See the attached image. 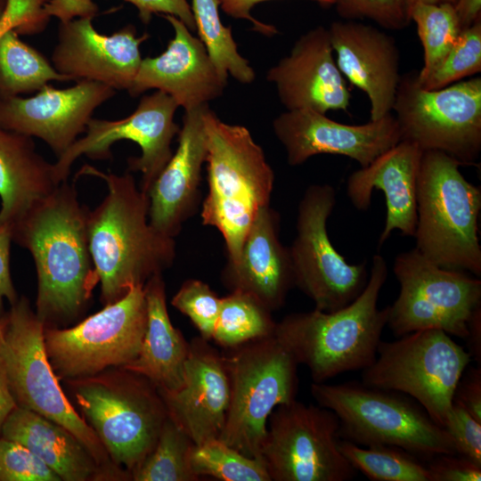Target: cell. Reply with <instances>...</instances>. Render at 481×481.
Wrapping results in <instances>:
<instances>
[{
	"mask_svg": "<svg viewBox=\"0 0 481 481\" xmlns=\"http://www.w3.org/2000/svg\"><path fill=\"white\" fill-rule=\"evenodd\" d=\"M194 443L168 416L153 450L131 474L135 481H197L190 454Z\"/></svg>",
	"mask_w": 481,
	"mask_h": 481,
	"instance_id": "cell-35",
	"label": "cell"
},
{
	"mask_svg": "<svg viewBox=\"0 0 481 481\" xmlns=\"http://www.w3.org/2000/svg\"><path fill=\"white\" fill-rule=\"evenodd\" d=\"M328 30L340 73L369 99L370 120L392 112L401 78L395 38L356 20L334 21Z\"/></svg>",
	"mask_w": 481,
	"mask_h": 481,
	"instance_id": "cell-23",
	"label": "cell"
},
{
	"mask_svg": "<svg viewBox=\"0 0 481 481\" xmlns=\"http://www.w3.org/2000/svg\"><path fill=\"white\" fill-rule=\"evenodd\" d=\"M208 107L184 112L176 151L147 191L151 225L171 238L179 233L199 203L207 157L204 114Z\"/></svg>",
	"mask_w": 481,
	"mask_h": 481,
	"instance_id": "cell-24",
	"label": "cell"
},
{
	"mask_svg": "<svg viewBox=\"0 0 481 481\" xmlns=\"http://www.w3.org/2000/svg\"><path fill=\"white\" fill-rule=\"evenodd\" d=\"M270 0H219L222 11L234 19H243L250 21L253 29L267 37H273L278 33L277 29L270 24L264 23L255 19L250 11L259 3ZM316 2L323 6L333 5V0H309Z\"/></svg>",
	"mask_w": 481,
	"mask_h": 481,
	"instance_id": "cell-45",
	"label": "cell"
},
{
	"mask_svg": "<svg viewBox=\"0 0 481 481\" xmlns=\"http://www.w3.org/2000/svg\"><path fill=\"white\" fill-rule=\"evenodd\" d=\"M273 83L286 110L347 111L351 93L340 73L327 28L317 26L300 36L289 53L270 68Z\"/></svg>",
	"mask_w": 481,
	"mask_h": 481,
	"instance_id": "cell-20",
	"label": "cell"
},
{
	"mask_svg": "<svg viewBox=\"0 0 481 481\" xmlns=\"http://www.w3.org/2000/svg\"><path fill=\"white\" fill-rule=\"evenodd\" d=\"M280 216L267 206L257 215L238 259L227 262L222 281L230 290L252 294L272 312L281 308L295 287L289 247L280 240Z\"/></svg>",
	"mask_w": 481,
	"mask_h": 481,
	"instance_id": "cell-26",
	"label": "cell"
},
{
	"mask_svg": "<svg viewBox=\"0 0 481 481\" xmlns=\"http://www.w3.org/2000/svg\"><path fill=\"white\" fill-rule=\"evenodd\" d=\"M333 5L346 20H370L389 30L403 29L411 22L406 0H333Z\"/></svg>",
	"mask_w": 481,
	"mask_h": 481,
	"instance_id": "cell-40",
	"label": "cell"
},
{
	"mask_svg": "<svg viewBox=\"0 0 481 481\" xmlns=\"http://www.w3.org/2000/svg\"><path fill=\"white\" fill-rule=\"evenodd\" d=\"M204 124L208 191L201 221L221 233L234 263L257 215L270 206L274 173L247 127L224 122L209 107Z\"/></svg>",
	"mask_w": 481,
	"mask_h": 481,
	"instance_id": "cell-4",
	"label": "cell"
},
{
	"mask_svg": "<svg viewBox=\"0 0 481 481\" xmlns=\"http://www.w3.org/2000/svg\"><path fill=\"white\" fill-rule=\"evenodd\" d=\"M273 129L290 166L319 154H332L365 167L402 140L392 112L365 124L348 125L312 110H286L273 119Z\"/></svg>",
	"mask_w": 481,
	"mask_h": 481,
	"instance_id": "cell-17",
	"label": "cell"
},
{
	"mask_svg": "<svg viewBox=\"0 0 481 481\" xmlns=\"http://www.w3.org/2000/svg\"><path fill=\"white\" fill-rule=\"evenodd\" d=\"M0 363L17 406L37 412L68 429L104 471L110 459L94 429L63 393L46 355L45 324L25 297L0 313Z\"/></svg>",
	"mask_w": 481,
	"mask_h": 481,
	"instance_id": "cell-9",
	"label": "cell"
},
{
	"mask_svg": "<svg viewBox=\"0 0 481 481\" xmlns=\"http://www.w3.org/2000/svg\"><path fill=\"white\" fill-rule=\"evenodd\" d=\"M0 436L27 447L61 480L86 481L104 477V471L74 435L28 409L16 406L4 421Z\"/></svg>",
	"mask_w": 481,
	"mask_h": 481,
	"instance_id": "cell-29",
	"label": "cell"
},
{
	"mask_svg": "<svg viewBox=\"0 0 481 481\" xmlns=\"http://www.w3.org/2000/svg\"><path fill=\"white\" fill-rule=\"evenodd\" d=\"M146 322L144 289L135 286L71 328L45 326L48 360L58 378L68 380L122 368L137 356Z\"/></svg>",
	"mask_w": 481,
	"mask_h": 481,
	"instance_id": "cell-12",
	"label": "cell"
},
{
	"mask_svg": "<svg viewBox=\"0 0 481 481\" xmlns=\"http://www.w3.org/2000/svg\"><path fill=\"white\" fill-rule=\"evenodd\" d=\"M454 8L462 29L481 20V0H457Z\"/></svg>",
	"mask_w": 481,
	"mask_h": 481,
	"instance_id": "cell-47",
	"label": "cell"
},
{
	"mask_svg": "<svg viewBox=\"0 0 481 481\" xmlns=\"http://www.w3.org/2000/svg\"><path fill=\"white\" fill-rule=\"evenodd\" d=\"M318 405L339 420V436L362 446L390 445L427 458L456 453L447 431L419 404L357 381L311 385Z\"/></svg>",
	"mask_w": 481,
	"mask_h": 481,
	"instance_id": "cell-6",
	"label": "cell"
},
{
	"mask_svg": "<svg viewBox=\"0 0 481 481\" xmlns=\"http://www.w3.org/2000/svg\"><path fill=\"white\" fill-rule=\"evenodd\" d=\"M16 406L4 371L0 363V434L4 421Z\"/></svg>",
	"mask_w": 481,
	"mask_h": 481,
	"instance_id": "cell-49",
	"label": "cell"
},
{
	"mask_svg": "<svg viewBox=\"0 0 481 481\" xmlns=\"http://www.w3.org/2000/svg\"><path fill=\"white\" fill-rule=\"evenodd\" d=\"M226 350L230 402L218 439L261 459L270 414L278 405L296 400L298 364L274 335Z\"/></svg>",
	"mask_w": 481,
	"mask_h": 481,
	"instance_id": "cell-7",
	"label": "cell"
},
{
	"mask_svg": "<svg viewBox=\"0 0 481 481\" xmlns=\"http://www.w3.org/2000/svg\"><path fill=\"white\" fill-rule=\"evenodd\" d=\"M24 445L0 436V481H61Z\"/></svg>",
	"mask_w": 481,
	"mask_h": 481,
	"instance_id": "cell-41",
	"label": "cell"
},
{
	"mask_svg": "<svg viewBox=\"0 0 481 481\" xmlns=\"http://www.w3.org/2000/svg\"><path fill=\"white\" fill-rule=\"evenodd\" d=\"M89 211L78 200L74 184L65 181L10 229L12 240L34 259L36 314L45 327L77 319L98 283L87 237Z\"/></svg>",
	"mask_w": 481,
	"mask_h": 481,
	"instance_id": "cell-1",
	"label": "cell"
},
{
	"mask_svg": "<svg viewBox=\"0 0 481 481\" xmlns=\"http://www.w3.org/2000/svg\"><path fill=\"white\" fill-rule=\"evenodd\" d=\"M162 17L173 27L174 37L161 54L142 59L129 94L136 97L157 89L185 111L220 97L227 81L218 74L202 42L176 17Z\"/></svg>",
	"mask_w": 481,
	"mask_h": 481,
	"instance_id": "cell-22",
	"label": "cell"
},
{
	"mask_svg": "<svg viewBox=\"0 0 481 481\" xmlns=\"http://www.w3.org/2000/svg\"><path fill=\"white\" fill-rule=\"evenodd\" d=\"M423 151L401 140L365 167L354 171L346 181V195L358 210H367L374 190L386 198L384 228L379 238L382 246L398 230L413 237L417 224V185Z\"/></svg>",
	"mask_w": 481,
	"mask_h": 481,
	"instance_id": "cell-25",
	"label": "cell"
},
{
	"mask_svg": "<svg viewBox=\"0 0 481 481\" xmlns=\"http://www.w3.org/2000/svg\"><path fill=\"white\" fill-rule=\"evenodd\" d=\"M78 174L99 177L108 188L87 217L89 249L105 306L168 269L176 256L175 241L151 225L149 197L130 171L116 175L85 165Z\"/></svg>",
	"mask_w": 481,
	"mask_h": 481,
	"instance_id": "cell-2",
	"label": "cell"
},
{
	"mask_svg": "<svg viewBox=\"0 0 481 481\" xmlns=\"http://www.w3.org/2000/svg\"><path fill=\"white\" fill-rule=\"evenodd\" d=\"M59 184L53 164L37 151L32 137L0 126V227L10 231Z\"/></svg>",
	"mask_w": 481,
	"mask_h": 481,
	"instance_id": "cell-28",
	"label": "cell"
},
{
	"mask_svg": "<svg viewBox=\"0 0 481 481\" xmlns=\"http://www.w3.org/2000/svg\"><path fill=\"white\" fill-rule=\"evenodd\" d=\"M190 462L194 474L221 481H272L261 459L247 456L214 438L193 446Z\"/></svg>",
	"mask_w": 481,
	"mask_h": 481,
	"instance_id": "cell-36",
	"label": "cell"
},
{
	"mask_svg": "<svg viewBox=\"0 0 481 481\" xmlns=\"http://www.w3.org/2000/svg\"><path fill=\"white\" fill-rule=\"evenodd\" d=\"M481 71V20L461 30L442 62L427 77L418 81L428 90H436ZM418 77V73H417Z\"/></svg>",
	"mask_w": 481,
	"mask_h": 481,
	"instance_id": "cell-37",
	"label": "cell"
},
{
	"mask_svg": "<svg viewBox=\"0 0 481 481\" xmlns=\"http://www.w3.org/2000/svg\"><path fill=\"white\" fill-rule=\"evenodd\" d=\"M338 448L355 471L372 481H429L427 466L396 446H362L341 439Z\"/></svg>",
	"mask_w": 481,
	"mask_h": 481,
	"instance_id": "cell-33",
	"label": "cell"
},
{
	"mask_svg": "<svg viewBox=\"0 0 481 481\" xmlns=\"http://www.w3.org/2000/svg\"><path fill=\"white\" fill-rule=\"evenodd\" d=\"M339 440L332 411L296 399L270 414L261 459L272 481H348L356 471L340 452Z\"/></svg>",
	"mask_w": 481,
	"mask_h": 481,
	"instance_id": "cell-14",
	"label": "cell"
},
{
	"mask_svg": "<svg viewBox=\"0 0 481 481\" xmlns=\"http://www.w3.org/2000/svg\"><path fill=\"white\" fill-rule=\"evenodd\" d=\"M135 6L139 19L148 24L155 13L172 15L179 19L192 32L196 31L191 4L187 0H124ZM45 12L60 21L77 17H94L98 12L94 0H46Z\"/></svg>",
	"mask_w": 481,
	"mask_h": 481,
	"instance_id": "cell-38",
	"label": "cell"
},
{
	"mask_svg": "<svg viewBox=\"0 0 481 481\" xmlns=\"http://www.w3.org/2000/svg\"><path fill=\"white\" fill-rule=\"evenodd\" d=\"M336 201L331 185H310L298 203L297 232L289 247L295 287L314 303L315 309L323 312L350 304L369 279L366 262L349 264L329 238L327 222Z\"/></svg>",
	"mask_w": 481,
	"mask_h": 481,
	"instance_id": "cell-15",
	"label": "cell"
},
{
	"mask_svg": "<svg viewBox=\"0 0 481 481\" xmlns=\"http://www.w3.org/2000/svg\"><path fill=\"white\" fill-rule=\"evenodd\" d=\"M143 289L145 332L137 356L122 368L146 378L158 390L175 391L183 382L189 342L171 322L162 274L150 278Z\"/></svg>",
	"mask_w": 481,
	"mask_h": 481,
	"instance_id": "cell-27",
	"label": "cell"
},
{
	"mask_svg": "<svg viewBox=\"0 0 481 481\" xmlns=\"http://www.w3.org/2000/svg\"><path fill=\"white\" fill-rule=\"evenodd\" d=\"M443 428L451 436L456 453L481 466V422L452 402Z\"/></svg>",
	"mask_w": 481,
	"mask_h": 481,
	"instance_id": "cell-42",
	"label": "cell"
},
{
	"mask_svg": "<svg viewBox=\"0 0 481 481\" xmlns=\"http://www.w3.org/2000/svg\"><path fill=\"white\" fill-rule=\"evenodd\" d=\"M13 29L10 21L1 16L0 18V36L7 29Z\"/></svg>",
	"mask_w": 481,
	"mask_h": 481,
	"instance_id": "cell-51",
	"label": "cell"
},
{
	"mask_svg": "<svg viewBox=\"0 0 481 481\" xmlns=\"http://www.w3.org/2000/svg\"><path fill=\"white\" fill-rule=\"evenodd\" d=\"M469 350L471 358L481 363V309H478L468 324L467 338Z\"/></svg>",
	"mask_w": 481,
	"mask_h": 481,
	"instance_id": "cell-48",
	"label": "cell"
},
{
	"mask_svg": "<svg viewBox=\"0 0 481 481\" xmlns=\"http://www.w3.org/2000/svg\"><path fill=\"white\" fill-rule=\"evenodd\" d=\"M172 306L186 315L206 340H211L218 317L221 298L198 279H188L171 300Z\"/></svg>",
	"mask_w": 481,
	"mask_h": 481,
	"instance_id": "cell-39",
	"label": "cell"
},
{
	"mask_svg": "<svg viewBox=\"0 0 481 481\" xmlns=\"http://www.w3.org/2000/svg\"><path fill=\"white\" fill-rule=\"evenodd\" d=\"M393 271L400 290L388 306L387 326L395 336L437 329L466 338L468 324L481 309V281L441 267L415 248L398 254Z\"/></svg>",
	"mask_w": 481,
	"mask_h": 481,
	"instance_id": "cell-13",
	"label": "cell"
},
{
	"mask_svg": "<svg viewBox=\"0 0 481 481\" xmlns=\"http://www.w3.org/2000/svg\"><path fill=\"white\" fill-rule=\"evenodd\" d=\"M12 241L10 231L0 227V312L4 299L12 304L18 298L10 272Z\"/></svg>",
	"mask_w": 481,
	"mask_h": 481,
	"instance_id": "cell-46",
	"label": "cell"
},
{
	"mask_svg": "<svg viewBox=\"0 0 481 481\" xmlns=\"http://www.w3.org/2000/svg\"><path fill=\"white\" fill-rule=\"evenodd\" d=\"M219 0H192V12L199 38L220 77L227 81L231 75L241 84L252 83L256 73L242 57L232 34V28L223 24Z\"/></svg>",
	"mask_w": 481,
	"mask_h": 481,
	"instance_id": "cell-32",
	"label": "cell"
},
{
	"mask_svg": "<svg viewBox=\"0 0 481 481\" xmlns=\"http://www.w3.org/2000/svg\"><path fill=\"white\" fill-rule=\"evenodd\" d=\"M177 108L171 96L156 90L143 96L135 111L125 118H91L85 135L77 138L53 163L56 180L59 183L67 181L72 164L80 156L110 159L111 146L116 142L129 140L138 144L142 154L128 159V171L142 173L140 187L147 193L173 154L171 143L180 131L174 121Z\"/></svg>",
	"mask_w": 481,
	"mask_h": 481,
	"instance_id": "cell-16",
	"label": "cell"
},
{
	"mask_svg": "<svg viewBox=\"0 0 481 481\" xmlns=\"http://www.w3.org/2000/svg\"><path fill=\"white\" fill-rule=\"evenodd\" d=\"M272 311L250 293L234 289L221 298L212 339L229 349L248 341L274 335Z\"/></svg>",
	"mask_w": 481,
	"mask_h": 481,
	"instance_id": "cell-31",
	"label": "cell"
},
{
	"mask_svg": "<svg viewBox=\"0 0 481 481\" xmlns=\"http://www.w3.org/2000/svg\"><path fill=\"white\" fill-rule=\"evenodd\" d=\"M429 481H479L481 466L457 453H442L428 459Z\"/></svg>",
	"mask_w": 481,
	"mask_h": 481,
	"instance_id": "cell-43",
	"label": "cell"
},
{
	"mask_svg": "<svg viewBox=\"0 0 481 481\" xmlns=\"http://www.w3.org/2000/svg\"><path fill=\"white\" fill-rule=\"evenodd\" d=\"M460 167L446 153L423 151L417 185L415 249L441 267L480 276L481 189L464 177Z\"/></svg>",
	"mask_w": 481,
	"mask_h": 481,
	"instance_id": "cell-5",
	"label": "cell"
},
{
	"mask_svg": "<svg viewBox=\"0 0 481 481\" xmlns=\"http://www.w3.org/2000/svg\"><path fill=\"white\" fill-rule=\"evenodd\" d=\"M53 80L69 79L21 41L14 29H7L0 36V98L39 91Z\"/></svg>",
	"mask_w": 481,
	"mask_h": 481,
	"instance_id": "cell-30",
	"label": "cell"
},
{
	"mask_svg": "<svg viewBox=\"0 0 481 481\" xmlns=\"http://www.w3.org/2000/svg\"><path fill=\"white\" fill-rule=\"evenodd\" d=\"M387 272L385 258L375 255L366 286L350 304L332 312L292 313L276 323L274 336L298 364L308 368L313 382L363 371L374 362L388 319L389 307H378Z\"/></svg>",
	"mask_w": 481,
	"mask_h": 481,
	"instance_id": "cell-3",
	"label": "cell"
},
{
	"mask_svg": "<svg viewBox=\"0 0 481 481\" xmlns=\"http://www.w3.org/2000/svg\"><path fill=\"white\" fill-rule=\"evenodd\" d=\"M159 392L167 416L195 445L219 437L230 402V379L224 354L208 340L199 336L189 342L181 387Z\"/></svg>",
	"mask_w": 481,
	"mask_h": 481,
	"instance_id": "cell-21",
	"label": "cell"
},
{
	"mask_svg": "<svg viewBox=\"0 0 481 481\" xmlns=\"http://www.w3.org/2000/svg\"><path fill=\"white\" fill-rule=\"evenodd\" d=\"M409 18L416 24L423 47V67L418 71V78L421 80L442 62L462 28L454 4L450 3L416 4L410 8Z\"/></svg>",
	"mask_w": 481,
	"mask_h": 481,
	"instance_id": "cell-34",
	"label": "cell"
},
{
	"mask_svg": "<svg viewBox=\"0 0 481 481\" xmlns=\"http://www.w3.org/2000/svg\"><path fill=\"white\" fill-rule=\"evenodd\" d=\"M116 90L102 83L80 80L58 89L48 85L28 98H0V126L44 141L60 157L77 141L96 108Z\"/></svg>",
	"mask_w": 481,
	"mask_h": 481,
	"instance_id": "cell-18",
	"label": "cell"
},
{
	"mask_svg": "<svg viewBox=\"0 0 481 481\" xmlns=\"http://www.w3.org/2000/svg\"><path fill=\"white\" fill-rule=\"evenodd\" d=\"M4 6H5V0H0V18L4 12Z\"/></svg>",
	"mask_w": 481,
	"mask_h": 481,
	"instance_id": "cell-52",
	"label": "cell"
},
{
	"mask_svg": "<svg viewBox=\"0 0 481 481\" xmlns=\"http://www.w3.org/2000/svg\"><path fill=\"white\" fill-rule=\"evenodd\" d=\"M0 340H1V322H0Z\"/></svg>",
	"mask_w": 481,
	"mask_h": 481,
	"instance_id": "cell-53",
	"label": "cell"
},
{
	"mask_svg": "<svg viewBox=\"0 0 481 481\" xmlns=\"http://www.w3.org/2000/svg\"><path fill=\"white\" fill-rule=\"evenodd\" d=\"M471 359L445 331L417 330L395 341L380 340L374 362L363 370L362 383L410 395L443 427Z\"/></svg>",
	"mask_w": 481,
	"mask_h": 481,
	"instance_id": "cell-10",
	"label": "cell"
},
{
	"mask_svg": "<svg viewBox=\"0 0 481 481\" xmlns=\"http://www.w3.org/2000/svg\"><path fill=\"white\" fill-rule=\"evenodd\" d=\"M122 371L68 381L112 463L131 476L153 450L167 412L151 381Z\"/></svg>",
	"mask_w": 481,
	"mask_h": 481,
	"instance_id": "cell-8",
	"label": "cell"
},
{
	"mask_svg": "<svg viewBox=\"0 0 481 481\" xmlns=\"http://www.w3.org/2000/svg\"><path fill=\"white\" fill-rule=\"evenodd\" d=\"M452 402L481 422V368L471 367L460 379Z\"/></svg>",
	"mask_w": 481,
	"mask_h": 481,
	"instance_id": "cell-44",
	"label": "cell"
},
{
	"mask_svg": "<svg viewBox=\"0 0 481 481\" xmlns=\"http://www.w3.org/2000/svg\"><path fill=\"white\" fill-rule=\"evenodd\" d=\"M417 73L401 75L392 108L401 139L423 151L446 153L461 166L476 165L481 151V77L428 90Z\"/></svg>",
	"mask_w": 481,
	"mask_h": 481,
	"instance_id": "cell-11",
	"label": "cell"
},
{
	"mask_svg": "<svg viewBox=\"0 0 481 481\" xmlns=\"http://www.w3.org/2000/svg\"><path fill=\"white\" fill-rule=\"evenodd\" d=\"M93 19L60 21L53 66L69 80H91L128 91L142 61L140 45L149 35L136 37L131 24L111 36L102 35L94 28Z\"/></svg>",
	"mask_w": 481,
	"mask_h": 481,
	"instance_id": "cell-19",
	"label": "cell"
},
{
	"mask_svg": "<svg viewBox=\"0 0 481 481\" xmlns=\"http://www.w3.org/2000/svg\"><path fill=\"white\" fill-rule=\"evenodd\" d=\"M457 0H406V4H407V8H408V14H409V10L410 8L416 4H419V3H423V4H444V3H450V4H455Z\"/></svg>",
	"mask_w": 481,
	"mask_h": 481,
	"instance_id": "cell-50",
	"label": "cell"
}]
</instances>
